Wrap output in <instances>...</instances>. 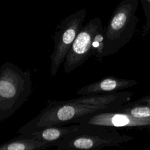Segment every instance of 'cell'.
Returning <instances> with one entry per match:
<instances>
[{"label": "cell", "mask_w": 150, "mask_h": 150, "mask_svg": "<svg viewBox=\"0 0 150 150\" xmlns=\"http://www.w3.org/2000/svg\"><path fill=\"white\" fill-rule=\"evenodd\" d=\"M29 70L6 62L0 67V122L13 114L29 99L32 91Z\"/></svg>", "instance_id": "obj_1"}, {"label": "cell", "mask_w": 150, "mask_h": 150, "mask_svg": "<svg viewBox=\"0 0 150 150\" xmlns=\"http://www.w3.org/2000/svg\"><path fill=\"white\" fill-rule=\"evenodd\" d=\"M118 108H106L82 104L73 101H54L49 100L46 105L38 115L32 118L18 131L19 134L39 130L44 127L62 125L79 117L96 112L105 110H116Z\"/></svg>", "instance_id": "obj_2"}, {"label": "cell", "mask_w": 150, "mask_h": 150, "mask_svg": "<svg viewBox=\"0 0 150 150\" xmlns=\"http://www.w3.org/2000/svg\"><path fill=\"white\" fill-rule=\"evenodd\" d=\"M123 137L115 128L90 124H81L80 127L60 140L57 150H99L118 145Z\"/></svg>", "instance_id": "obj_3"}, {"label": "cell", "mask_w": 150, "mask_h": 150, "mask_svg": "<svg viewBox=\"0 0 150 150\" xmlns=\"http://www.w3.org/2000/svg\"><path fill=\"white\" fill-rule=\"evenodd\" d=\"M86 16V9L76 11L63 19L56 27L52 37L54 49L50 55V72L56 75L62 63L64 62L77 34L83 26Z\"/></svg>", "instance_id": "obj_4"}, {"label": "cell", "mask_w": 150, "mask_h": 150, "mask_svg": "<svg viewBox=\"0 0 150 150\" xmlns=\"http://www.w3.org/2000/svg\"><path fill=\"white\" fill-rule=\"evenodd\" d=\"M136 0H123L117 6L108 24L104 27V57L112 55L124 43Z\"/></svg>", "instance_id": "obj_5"}, {"label": "cell", "mask_w": 150, "mask_h": 150, "mask_svg": "<svg viewBox=\"0 0 150 150\" xmlns=\"http://www.w3.org/2000/svg\"><path fill=\"white\" fill-rule=\"evenodd\" d=\"M104 28L99 17H95L83 25L77 34L64 62L65 73L80 66L93 54V42L96 33Z\"/></svg>", "instance_id": "obj_6"}, {"label": "cell", "mask_w": 150, "mask_h": 150, "mask_svg": "<svg viewBox=\"0 0 150 150\" xmlns=\"http://www.w3.org/2000/svg\"><path fill=\"white\" fill-rule=\"evenodd\" d=\"M129 85L127 80L117 79L114 76L105 77L96 82L87 84L79 88L77 94L87 96L114 92Z\"/></svg>", "instance_id": "obj_7"}, {"label": "cell", "mask_w": 150, "mask_h": 150, "mask_svg": "<svg viewBox=\"0 0 150 150\" xmlns=\"http://www.w3.org/2000/svg\"><path fill=\"white\" fill-rule=\"evenodd\" d=\"M59 142H46L27 134H21L1 144L0 150H40L56 146Z\"/></svg>", "instance_id": "obj_8"}, {"label": "cell", "mask_w": 150, "mask_h": 150, "mask_svg": "<svg viewBox=\"0 0 150 150\" xmlns=\"http://www.w3.org/2000/svg\"><path fill=\"white\" fill-rule=\"evenodd\" d=\"M79 127L80 124L69 127L53 125L44 127L39 130L25 134L46 142H59L77 130Z\"/></svg>", "instance_id": "obj_9"}, {"label": "cell", "mask_w": 150, "mask_h": 150, "mask_svg": "<svg viewBox=\"0 0 150 150\" xmlns=\"http://www.w3.org/2000/svg\"><path fill=\"white\" fill-rule=\"evenodd\" d=\"M76 102L88 105H96L106 108H119L120 104L123 100L122 94L114 92L100 94L83 96L72 99Z\"/></svg>", "instance_id": "obj_10"}, {"label": "cell", "mask_w": 150, "mask_h": 150, "mask_svg": "<svg viewBox=\"0 0 150 150\" xmlns=\"http://www.w3.org/2000/svg\"><path fill=\"white\" fill-rule=\"evenodd\" d=\"M104 27L95 35L93 42V54L98 59L104 57Z\"/></svg>", "instance_id": "obj_11"}, {"label": "cell", "mask_w": 150, "mask_h": 150, "mask_svg": "<svg viewBox=\"0 0 150 150\" xmlns=\"http://www.w3.org/2000/svg\"><path fill=\"white\" fill-rule=\"evenodd\" d=\"M125 112V111H123ZM127 112L136 118H144L150 117V109L145 107H137L128 109Z\"/></svg>", "instance_id": "obj_12"}, {"label": "cell", "mask_w": 150, "mask_h": 150, "mask_svg": "<svg viewBox=\"0 0 150 150\" xmlns=\"http://www.w3.org/2000/svg\"><path fill=\"white\" fill-rule=\"evenodd\" d=\"M147 1H148L149 3H150V0H147Z\"/></svg>", "instance_id": "obj_13"}]
</instances>
